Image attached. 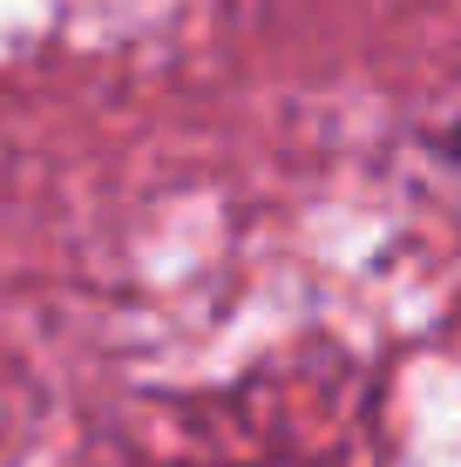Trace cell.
Here are the masks:
<instances>
[{
  "label": "cell",
  "mask_w": 461,
  "mask_h": 467,
  "mask_svg": "<svg viewBox=\"0 0 461 467\" xmlns=\"http://www.w3.org/2000/svg\"><path fill=\"white\" fill-rule=\"evenodd\" d=\"M435 156H441V163H448V170L461 176V116H455V122H448V129L435 136Z\"/></svg>",
  "instance_id": "1"
}]
</instances>
